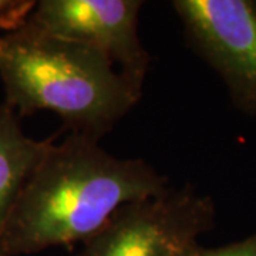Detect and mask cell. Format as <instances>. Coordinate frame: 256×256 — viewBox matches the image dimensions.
<instances>
[{
  "label": "cell",
  "instance_id": "cell-3",
  "mask_svg": "<svg viewBox=\"0 0 256 256\" xmlns=\"http://www.w3.org/2000/svg\"><path fill=\"white\" fill-rule=\"evenodd\" d=\"M215 205L190 185L124 205L76 256H185L214 228Z\"/></svg>",
  "mask_w": 256,
  "mask_h": 256
},
{
  "label": "cell",
  "instance_id": "cell-7",
  "mask_svg": "<svg viewBox=\"0 0 256 256\" xmlns=\"http://www.w3.org/2000/svg\"><path fill=\"white\" fill-rule=\"evenodd\" d=\"M34 6L32 0H0V30L12 33L24 26Z\"/></svg>",
  "mask_w": 256,
  "mask_h": 256
},
{
  "label": "cell",
  "instance_id": "cell-6",
  "mask_svg": "<svg viewBox=\"0 0 256 256\" xmlns=\"http://www.w3.org/2000/svg\"><path fill=\"white\" fill-rule=\"evenodd\" d=\"M52 141L28 137L18 114L4 102L0 106V240L20 192Z\"/></svg>",
  "mask_w": 256,
  "mask_h": 256
},
{
  "label": "cell",
  "instance_id": "cell-4",
  "mask_svg": "<svg viewBox=\"0 0 256 256\" xmlns=\"http://www.w3.org/2000/svg\"><path fill=\"white\" fill-rule=\"evenodd\" d=\"M192 48L220 74L239 110L256 116V3L176 0Z\"/></svg>",
  "mask_w": 256,
  "mask_h": 256
},
{
  "label": "cell",
  "instance_id": "cell-8",
  "mask_svg": "<svg viewBox=\"0 0 256 256\" xmlns=\"http://www.w3.org/2000/svg\"><path fill=\"white\" fill-rule=\"evenodd\" d=\"M185 256H256V232L249 238L225 246L204 248L196 244Z\"/></svg>",
  "mask_w": 256,
  "mask_h": 256
},
{
  "label": "cell",
  "instance_id": "cell-1",
  "mask_svg": "<svg viewBox=\"0 0 256 256\" xmlns=\"http://www.w3.org/2000/svg\"><path fill=\"white\" fill-rule=\"evenodd\" d=\"M168 178L141 158H120L70 132L52 144L18 195L0 256L34 255L94 236L124 205L158 196Z\"/></svg>",
  "mask_w": 256,
  "mask_h": 256
},
{
  "label": "cell",
  "instance_id": "cell-5",
  "mask_svg": "<svg viewBox=\"0 0 256 256\" xmlns=\"http://www.w3.org/2000/svg\"><path fill=\"white\" fill-rule=\"evenodd\" d=\"M140 0H42L28 22L107 57L142 92L151 57L138 34Z\"/></svg>",
  "mask_w": 256,
  "mask_h": 256
},
{
  "label": "cell",
  "instance_id": "cell-2",
  "mask_svg": "<svg viewBox=\"0 0 256 256\" xmlns=\"http://www.w3.org/2000/svg\"><path fill=\"white\" fill-rule=\"evenodd\" d=\"M0 80L4 104L20 118L52 111L70 132L96 141L142 96L101 53L28 22L0 36Z\"/></svg>",
  "mask_w": 256,
  "mask_h": 256
}]
</instances>
